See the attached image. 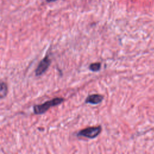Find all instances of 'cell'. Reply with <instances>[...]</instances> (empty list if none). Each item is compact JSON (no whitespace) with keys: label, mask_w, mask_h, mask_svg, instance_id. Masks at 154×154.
I'll list each match as a JSON object with an SVG mask.
<instances>
[{"label":"cell","mask_w":154,"mask_h":154,"mask_svg":"<svg viewBox=\"0 0 154 154\" xmlns=\"http://www.w3.org/2000/svg\"><path fill=\"white\" fill-rule=\"evenodd\" d=\"M64 100L63 97H55L47 100L42 104L35 105L33 106L34 113L36 115H41L45 113L51 107L60 105Z\"/></svg>","instance_id":"obj_1"},{"label":"cell","mask_w":154,"mask_h":154,"mask_svg":"<svg viewBox=\"0 0 154 154\" xmlns=\"http://www.w3.org/2000/svg\"><path fill=\"white\" fill-rule=\"evenodd\" d=\"M102 131L101 126H90L80 130L77 133V136L85 137L89 139H94L97 137Z\"/></svg>","instance_id":"obj_2"},{"label":"cell","mask_w":154,"mask_h":154,"mask_svg":"<svg viewBox=\"0 0 154 154\" xmlns=\"http://www.w3.org/2000/svg\"><path fill=\"white\" fill-rule=\"evenodd\" d=\"M51 64V60L48 55L45 56L38 63L36 69L35 70V74L37 76L42 75L49 68Z\"/></svg>","instance_id":"obj_3"},{"label":"cell","mask_w":154,"mask_h":154,"mask_svg":"<svg viewBox=\"0 0 154 154\" xmlns=\"http://www.w3.org/2000/svg\"><path fill=\"white\" fill-rule=\"evenodd\" d=\"M103 96L99 94H92L88 95L85 99V103L92 105H97L103 100Z\"/></svg>","instance_id":"obj_4"},{"label":"cell","mask_w":154,"mask_h":154,"mask_svg":"<svg viewBox=\"0 0 154 154\" xmlns=\"http://www.w3.org/2000/svg\"><path fill=\"white\" fill-rule=\"evenodd\" d=\"M8 93V86L7 84L4 82H1V90H0V96L1 99L4 98Z\"/></svg>","instance_id":"obj_5"},{"label":"cell","mask_w":154,"mask_h":154,"mask_svg":"<svg viewBox=\"0 0 154 154\" xmlns=\"http://www.w3.org/2000/svg\"><path fill=\"white\" fill-rule=\"evenodd\" d=\"M88 69L91 71L94 72H99L101 69V63L100 62L91 63L88 66Z\"/></svg>","instance_id":"obj_6"},{"label":"cell","mask_w":154,"mask_h":154,"mask_svg":"<svg viewBox=\"0 0 154 154\" xmlns=\"http://www.w3.org/2000/svg\"><path fill=\"white\" fill-rule=\"evenodd\" d=\"M55 1H57V0H46V2L47 3H50V2H54Z\"/></svg>","instance_id":"obj_7"}]
</instances>
